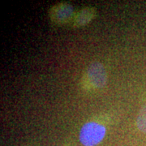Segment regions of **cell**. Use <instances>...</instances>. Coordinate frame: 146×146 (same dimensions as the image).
Segmentation results:
<instances>
[{
  "instance_id": "6da1fadb",
  "label": "cell",
  "mask_w": 146,
  "mask_h": 146,
  "mask_svg": "<svg viewBox=\"0 0 146 146\" xmlns=\"http://www.w3.org/2000/svg\"><path fill=\"white\" fill-rule=\"evenodd\" d=\"M106 127L98 123L89 122L81 127L80 141L84 146H95L103 140Z\"/></svg>"
},
{
  "instance_id": "7a4b0ae2",
  "label": "cell",
  "mask_w": 146,
  "mask_h": 146,
  "mask_svg": "<svg viewBox=\"0 0 146 146\" xmlns=\"http://www.w3.org/2000/svg\"><path fill=\"white\" fill-rule=\"evenodd\" d=\"M86 77L93 88H102L107 81V74L103 64L99 62L91 63L87 69Z\"/></svg>"
},
{
  "instance_id": "3957f363",
  "label": "cell",
  "mask_w": 146,
  "mask_h": 146,
  "mask_svg": "<svg viewBox=\"0 0 146 146\" xmlns=\"http://www.w3.org/2000/svg\"><path fill=\"white\" fill-rule=\"evenodd\" d=\"M74 11L72 6L69 3H59L54 5L50 9V16L51 21L55 24L62 25L65 24L71 20Z\"/></svg>"
},
{
  "instance_id": "277c9868",
  "label": "cell",
  "mask_w": 146,
  "mask_h": 146,
  "mask_svg": "<svg viewBox=\"0 0 146 146\" xmlns=\"http://www.w3.org/2000/svg\"><path fill=\"white\" fill-rule=\"evenodd\" d=\"M96 9L94 7H84L79 11L74 18V26H83L88 24L95 16Z\"/></svg>"
},
{
  "instance_id": "5b68a950",
  "label": "cell",
  "mask_w": 146,
  "mask_h": 146,
  "mask_svg": "<svg viewBox=\"0 0 146 146\" xmlns=\"http://www.w3.org/2000/svg\"><path fill=\"white\" fill-rule=\"evenodd\" d=\"M136 125L141 131L146 133V104L144 105L139 111L136 118Z\"/></svg>"
}]
</instances>
